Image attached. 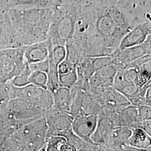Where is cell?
Here are the masks:
<instances>
[{"instance_id": "1", "label": "cell", "mask_w": 151, "mask_h": 151, "mask_svg": "<svg viewBox=\"0 0 151 151\" xmlns=\"http://www.w3.org/2000/svg\"><path fill=\"white\" fill-rule=\"evenodd\" d=\"M143 22L123 0H93L80 4L70 40L85 58L110 55L124 35Z\"/></svg>"}, {"instance_id": "2", "label": "cell", "mask_w": 151, "mask_h": 151, "mask_svg": "<svg viewBox=\"0 0 151 151\" xmlns=\"http://www.w3.org/2000/svg\"><path fill=\"white\" fill-rule=\"evenodd\" d=\"M22 47L45 40L53 14L52 7H33L9 10Z\"/></svg>"}, {"instance_id": "3", "label": "cell", "mask_w": 151, "mask_h": 151, "mask_svg": "<svg viewBox=\"0 0 151 151\" xmlns=\"http://www.w3.org/2000/svg\"><path fill=\"white\" fill-rule=\"evenodd\" d=\"M48 125L44 115L14 130L0 151H45Z\"/></svg>"}, {"instance_id": "4", "label": "cell", "mask_w": 151, "mask_h": 151, "mask_svg": "<svg viewBox=\"0 0 151 151\" xmlns=\"http://www.w3.org/2000/svg\"><path fill=\"white\" fill-rule=\"evenodd\" d=\"M52 8L53 14L48 38L52 45H65L74 36L80 4L60 3L52 6Z\"/></svg>"}, {"instance_id": "5", "label": "cell", "mask_w": 151, "mask_h": 151, "mask_svg": "<svg viewBox=\"0 0 151 151\" xmlns=\"http://www.w3.org/2000/svg\"><path fill=\"white\" fill-rule=\"evenodd\" d=\"M27 63L22 47L0 50V81H11L25 70Z\"/></svg>"}, {"instance_id": "6", "label": "cell", "mask_w": 151, "mask_h": 151, "mask_svg": "<svg viewBox=\"0 0 151 151\" xmlns=\"http://www.w3.org/2000/svg\"><path fill=\"white\" fill-rule=\"evenodd\" d=\"M10 99L23 100L46 111L53 106L52 93L48 90L32 85L17 87L11 83Z\"/></svg>"}, {"instance_id": "7", "label": "cell", "mask_w": 151, "mask_h": 151, "mask_svg": "<svg viewBox=\"0 0 151 151\" xmlns=\"http://www.w3.org/2000/svg\"><path fill=\"white\" fill-rule=\"evenodd\" d=\"M47 125V136L63 135L71 129V123L73 118L72 114L63 110L52 108L44 114Z\"/></svg>"}, {"instance_id": "8", "label": "cell", "mask_w": 151, "mask_h": 151, "mask_svg": "<svg viewBox=\"0 0 151 151\" xmlns=\"http://www.w3.org/2000/svg\"><path fill=\"white\" fill-rule=\"evenodd\" d=\"M151 36L150 35L145 42L140 45L123 50L117 49L113 53L115 56V65L117 70H124L130 62L147 54H151Z\"/></svg>"}, {"instance_id": "9", "label": "cell", "mask_w": 151, "mask_h": 151, "mask_svg": "<svg viewBox=\"0 0 151 151\" xmlns=\"http://www.w3.org/2000/svg\"><path fill=\"white\" fill-rule=\"evenodd\" d=\"M22 47L9 11L0 8V50Z\"/></svg>"}, {"instance_id": "10", "label": "cell", "mask_w": 151, "mask_h": 151, "mask_svg": "<svg viewBox=\"0 0 151 151\" xmlns=\"http://www.w3.org/2000/svg\"><path fill=\"white\" fill-rule=\"evenodd\" d=\"M97 121V114L77 115L74 116L72 121L71 129L82 139L92 143L91 138L96 129Z\"/></svg>"}, {"instance_id": "11", "label": "cell", "mask_w": 151, "mask_h": 151, "mask_svg": "<svg viewBox=\"0 0 151 151\" xmlns=\"http://www.w3.org/2000/svg\"><path fill=\"white\" fill-rule=\"evenodd\" d=\"M151 34V20H147L137 24L122 39L119 50L140 45L145 42Z\"/></svg>"}, {"instance_id": "12", "label": "cell", "mask_w": 151, "mask_h": 151, "mask_svg": "<svg viewBox=\"0 0 151 151\" xmlns=\"http://www.w3.org/2000/svg\"><path fill=\"white\" fill-rule=\"evenodd\" d=\"M113 114L98 115L97 125L91 138L92 143L100 146L103 150H105V146L107 143L109 137L115 128L114 123Z\"/></svg>"}, {"instance_id": "13", "label": "cell", "mask_w": 151, "mask_h": 151, "mask_svg": "<svg viewBox=\"0 0 151 151\" xmlns=\"http://www.w3.org/2000/svg\"><path fill=\"white\" fill-rule=\"evenodd\" d=\"M131 133L132 128L129 127L114 128L105 146V151H135L128 143Z\"/></svg>"}, {"instance_id": "14", "label": "cell", "mask_w": 151, "mask_h": 151, "mask_svg": "<svg viewBox=\"0 0 151 151\" xmlns=\"http://www.w3.org/2000/svg\"><path fill=\"white\" fill-rule=\"evenodd\" d=\"M52 45L48 38L44 41L23 46L24 57L26 63H34L48 60Z\"/></svg>"}, {"instance_id": "15", "label": "cell", "mask_w": 151, "mask_h": 151, "mask_svg": "<svg viewBox=\"0 0 151 151\" xmlns=\"http://www.w3.org/2000/svg\"><path fill=\"white\" fill-rule=\"evenodd\" d=\"M117 68L111 65L96 71L89 78L90 91H93L104 88L113 87Z\"/></svg>"}, {"instance_id": "16", "label": "cell", "mask_w": 151, "mask_h": 151, "mask_svg": "<svg viewBox=\"0 0 151 151\" xmlns=\"http://www.w3.org/2000/svg\"><path fill=\"white\" fill-rule=\"evenodd\" d=\"M142 123L143 121L139 116L138 108L135 105L130 104L117 113L118 127L140 128Z\"/></svg>"}, {"instance_id": "17", "label": "cell", "mask_w": 151, "mask_h": 151, "mask_svg": "<svg viewBox=\"0 0 151 151\" xmlns=\"http://www.w3.org/2000/svg\"><path fill=\"white\" fill-rule=\"evenodd\" d=\"M151 135L141 128H132L128 139L129 145L135 151H148L151 149Z\"/></svg>"}, {"instance_id": "18", "label": "cell", "mask_w": 151, "mask_h": 151, "mask_svg": "<svg viewBox=\"0 0 151 151\" xmlns=\"http://www.w3.org/2000/svg\"><path fill=\"white\" fill-rule=\"evenodd\" d=\"M52 0H0V8L11 10L33 7H52Z\"/></svg>"}, {"instance_id": "19", "label": "cell", "mask_w": 151, "mask_h": 151, "mask_svg": "<svg viewBox=\"0 0 151 151\" xmlns=\"http://www.w3.org/2000/svg\"><path fill=\"white\" fill-rule=\"evenodd\" d=\"M53 99V108L70 113L72 101L70 88L60 86L52 93Z\"/></svg>"}, {"instance_id": "20", "label": "cell", "mask_w": 151, "mask_h": 151, "mask_svg": "<svg viewBox=\"0 0 151 151\" xmlns=\"http://www.w3.org/2000/svg\"><path fill=\"white\" fill-rule=\"evenodd\" d=\"M137 72L134 83L138 88L151 81V61L135 67Z\"/></svg>"}, {"instance_id": "21", "label": "cell", "mask_w": 151, "mask_h": 151, "mask_svg": "<svg viewBox=\"0 0 151 151\" xmlns=\"http://www.w3.org/2000/svg\"><path fill=\"white\" fill-rule=\"evenodd\" d=\"M66 54L65 45L54 44L52 45L48 58L57 67L58 65L65 60Z\"/></svg>"}, {"instance_id": "22", "label": "cell", "mask_w": 151, "mask_h": 151, "mask_svg": "<svg viewBox=\"0 0 151 151\" xmlns=\"http://www.w3.org/2000/svg\"><path fill=\"white\" fill-rule=\"evenodd\" d=\"M58 79L60 86L70 88L75 85L78 80L77 68L76 67L67 73L58 75Z\"/></svg>"}, {"instance_id": "23", "label": "cell", "mask_w": 151, "mask_h": 151, "mask_svg": "<svg viewBox=\"0 0 151 151\" xmlns=\"http://www.w3.org/2000/svg\"><path fill=\"white\" fill-rule=\"evenodd\" d=\"M11 81L4 82L0 81V105L10 99Z\"/></svg>"}, {"instance_id": "24", "label": "cell", "mask_w": 151, "mask_h": 151, "mask_svg": "<svg viewBox=\"0 0 151 151\" xmlns=\"http://www.w3.org/2000/svg\"><path fill=\"white\" fill-rule=\"evenodd\" d=\"M29 68L32 70H40L48 73L49 68V60H45L42 62L34 63H27Z\"/></svg>"}, {"instance_id": "25", "label": "cell", "mask_w": 151, "mask_h": 151, "mask_svg": "<svg viewBox=\"0 0 151 151\" xmlns=\"http://www.w3.org/2000/svg\"><path fill=\"white\" fill-rule=\"evenodd\" d=\"M77 65H73L65 59L63 62L60 63L57 67L58 74V75H60L67 73L70 70H72L73 69L77 67Z\"/></svg>"}, {"instance_id": "26", "label": "cell", "mask_w": 151, "mask_h": 151, "mask_svg": "<svg viewBox=\"0 0 151 151\" xmlns=\"http://www.w3.org/2000/svg\"><path fill=\"white\" fill-rule=\"evenodd\" d=\"M138 108L139 116L143 122L147 120H151V106L147 105H142L138 106Z\"/></svg>"}, {"instance_id": "27", "label": "cell", "mask_w": 151, "mask_h": 151, "mask_svg": "<svg viewBox=\"0 0 151 151\" xmlns=\"http://www.w3.org/2000/svg\"><path fill=\"white\" fill-rule=\"evenodd\" d=\"M151 120H147L143 121L140 128L144 130L149 135L151 136Z\"/></svg>"}, {"instance_id": "28", "label": "cell", "mask_w": 151, "mask_h": 151, "mask_svg": "<svg viewBox=\"0 0 151 151\" xmlns=\"http://www.w3.org/2000/svg\"><path fill=\"white\" fill-rule=\"evenodd\" d=\"M53 5L57 4H60V3H65V2H75L76 0H52Z\"/></svg>"}, {"instance_id": "29", "label": "cell", "mask_w": 151, "mask_h": 151, "mask_svg": "<svg viewBox=\"0 0 151 151\" xmlns=\"http://www.w3.org/2000/svg\"><path fill=\"white\" fill-rule=\"evenodd\" d=\"M91 1H93V0H76V3L77 2V4H83L86 3V2Z\"/></svg>"}]
</instances>
